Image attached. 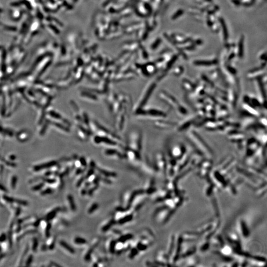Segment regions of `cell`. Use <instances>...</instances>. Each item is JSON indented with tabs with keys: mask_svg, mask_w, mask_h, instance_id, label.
I'll use <instances>...</instances> for the list:
<instances>
[{
	"mask_svg": "<svg viewBox=\"0 0 267 267\" xmlns=\"http://www.w3.org/2000/svg\"><path fill=\"white\" fill-rule=\"evenodd\" d=\"M144 191L142 190H136L135 192H134L132 194V195H131L130 198L129 199V205H130L131 203L133 202L134 199H135L136 196L138 194H142V193H144Z\"/></svg>",
	"mask_w": 267,
	"mask_h": 267,
	"instance_id": "obj_14",
	"label": "cell"
},
{
	"mask_svg": "<svg viewBox=\"0 0 267 267\" xmlns=\"http://www.w3.org/2000/svg\"><path fill=\"white\" fill-rule=\"evenodd\" d=\"M93 144L97 145H104L110 147H116L119 142L106 137H99L95 136L93 139Z\"/></svg>",
	"mask_w": 267,
	"mask_h": 267,
	"instance_id": "obj_4",
	"label": "cell"
},
{
	"mask_svg": "<svg viewBox=\"0 0 267 267\" xmlns=\"http://www.w3.org/2000/svg\"><path fill=\"white\" fill-rule=\"evenodd\" d=\"M83 178H82V179H80V181H79L78 182V183H77V186H78V187H79V186H80V185H81V184H82V182H83Z\"/></svg>",
	"mask_w": 267,
	"mask_h": 267,
	"instance_id": "obj_26",
	"label": "cell"
},
{
	"mask_svg": "<svg viewBox=\"0 0 267 267\" xmlns=\"http://www.w3.org/2000/svg\"><path fill=\"white\" fill-rule=\"evenodd\" d=\"M239 54L241 56L242 55V52H243V40H241L239 44Z\"/></svg>",
	"mask_w": 267,
	"mask_h": 267,
	"instance_id": "obj_23",
	"label": "cell"
},
{
	"mask_svg": "<svg viewBox=\"0 0 267 267\" xmlns=\"http://www.w3.org/2000/svg\"><path fill=\"white\" fill-rule=\"evenodd\" d=\"M99 207V205L97 203H94L93 204L91 207H90V208L89 209L88 213L89 214H92Z\"/></svg>",
	"mask_w": 267,
	"mask_h": 267,
	"instance_id": "obj_21",
	"label": "cell"
},
{
	"mask_svg": "<svg viewBox=\"0 0 267 267\" xmlns=\"http://www.w3.org/2000/svg\"><path fill=\"white\" fill-rule=\"evenodd\" d=\"M137 248L139 251H144L147 248V246L145 244L142 243L140 242H139L137 244Z\"/></svg>",
	"mask_w": 267,
	"mask_h": 267,
	"instance_id": "obj_18",
	"label": "cell"
},
{
	"mask_svg": "<svg viewBox=\"0 0 267 267\" xmlns=\"http://www.w3.org/2000/svg\"><path fill=\"white\" fill-rule=\"evenodd\" d=\"M116 242L115 240H112L111 241L109 246V251L111 253H114L115 252V246H116Z\"/></svg>",
	"mask_w": 267,
	"mask_h": 267,
	"instance_id": "obj_19",
	"label": "cell"
},
{
	"mask_svg": "<svg viewBox=\"0 0 267 267\" xmlns=\"http://www.w3.org/2000/svg\"><path fill=\"white\" fill-rule=\"evenodd\" d=\"M155 86H156L155 84L153 83L150 84L149 87H147L145 92H144V93L142 95V98L139 100V102L137 105V108H136L137 109L136 110L139 109H141L142 107H144V105L147 103V100L150 98V95L154 90Z\"/></svg>",
	"mask_w": 267,
	"mask_h": 267,
	"instance_id": "obj_3",
	"label": "cell"
},
{
	"mask_svg": "<svg viewBox=\"0 0 267 267\" xmlns=\"http://www.w3.org/2000/svg\"><path fill=\"white\" fill-rule=\"evenodd\" d=\"M160 97L161 98L165 101L167 104H170L172 107H176V106L178 104V102H177V100H176L174 97H173L172 95H169V93H167L165 92H162L160 93Z\"/></svg>",
	"mask_w": 267,
	"mask_h": 267,
	"instance_id": "obj_5",
	"label": "cell"
},
{
	"mask_svg": "<svg viewBox=\"0 0 267 267\" xmlns=\"http://www.w3.org/2000/svg\"><path fill=\"white\" fill-rule=\"evenodd\" d=\"M80 95L82 99L90 102H97L98 100V98L95 95L90 92H81Z\"/></svg>",
	"mask_w": 267,
	"mask_h": 267,
	"instance_id": "obj_6",
	"label": "cell"
},
{
	"mask_svg": "<svg viewBox=\"0 0 267 267\" xmlns=\"http://www.w3.org/2000/svg\"><path fill=\"white\" fill-rule=\"evenodd\" d=\"M68 200L69 203L70 204V207H71V209L73 211L76 210V208L75 202H74V201L72 195H69L68 196Z\"/></svg>",
	"mask_w": 267,
	"mask_h": 267,
	"instance_id": "obj_15",
	"label": "cell"
},
{
	"mask_svg": "<svg viewBox=\"0 0 267 267\" xmlns=\"http://www.w3.org/2000/svg\"><path fill=\"white\" fill-rule=\"evenodd\" d=\"M142 137L140 132H132L129 139V148L140 151L142 149Z\"/></svg>",
	"mask_w": 267,
	"mask_h": 267,
	"instance_id": "obj_2",
	"label": "cell"
},
{
	"mask_svg": "<svg viewBox=\"0 0 267 267\" xmlns=\"http://www.w3.org/2000/svg\"><path fill=\"white\" fill-rule=\"evenodd\" d=\"M133 216L131 215V214L126 216L122 218V219H120V220L119 221L118 223L120 225H123V224H124L126 223L131 221L133 219Z\"/></svg>",
	"mask_w": 267,
	"mask_h": 267,
	"instance_id": "obj_11",
	"label": "cell"
},
{
	"mask_svg": "<svg viewBox=\"0 0 267 267\" xmlns=\"http://www.w3.org/2000/svg\"><path fill=\"white\" fill-rule=\"evenodd\" d=\"M80 163L82 164V165L84 166H86L87 165V163H86V160L84 158H81L80 159Z\"/></svg>",
	"mask_w": 267,
	"mask_h": 267,
	"instance_id": "obj_24",
	"label": "cell"
},
{
	"mask_svg": "<svg viewBox=\"0 0 267 267\" xmlns=\"http://www.w3.org/2000/svg\"><path fill=\"white\" fill-rule=\"evenodd\" d=\"M104 153L105 155H107V156H109L117 155V156H118V157H119L120 158H121L123 157V156L121 155V154H120L117 150H116V149H105L104 150Z\"/></svg>",
	"mask_w": 267,
	"mask_h": 267,
	"instance_id": "obj_8",
	"label": "cell"
},
{
	"mask_svg": "<svg viewBox=\"0 0 267 267\" xmlns=\"http://www.w3.org/2000/svg\"><path fill=\"white\" fill-rule=\"evenodd\" d=\"M60 244L62 247H64V248L66 249L69 252L71 253H75V250L71 246H69V244L67 243L66 242L64 241H60Z\"/></svg>",
	"mask_w": 267,
	"mask_h": 267,
	"instance_id": "obj_10",
	"label": "cell"
},
{
	"mask_svg": "<svg viewBox=\"0 0 267 267\" xmlns=\"http://www.w3.org/2000/svg\"><path fill=\"white\" fill-rule=\"evenodd\" d=\"M98 170L99 171L100 173L102 174V175L105 176L106 177H116V174L113 172H109L107 171L104 170L102 169L99 168H98Z\"/></svg>",
	"mask_w": 267,
	"mask_h": 267,
	"instance_id": "obj_9",
	"label": "cell"
},
{
	"mask_svg": "<svg viewBox=\"0 0 267 267\" xmlns=\"http://www.w3.org/2000/svg\"><path fill=\"white\" fill-rule=\"evenodd\" d=\"M74 241L76 243L78 244H84L87 243V240H86L85 239L80 237H76Z\"/></svg>",
	"mask_w": 267,
	"mask_h": 267,
	"instance_id": "obj_16",
	"label": "cell"
},
{
	"mask_svg": "<svg viewBox=\"0 0 267 267\" xmlns=\"http://www.w3.org/2000/svg\"><path fill=\"white\" fill-rule=\"evenodd\" d=\"M89 127L90 128V130H92L93 133L95 134L97 136L108 138L119 143L121 142V139L120 137L115 134L113 133L112 132H110V131L107 130L102 126L100 125V124L94 120L90 122Z\"/></svg>",
	"mask_w": 267,
	"mask_h": 267,
	"instance_id": "obj_1",
	"label": "cell"
},
{
	"mask_svg": "<svg viewBox=\"0 0 267 267\" xmlns=\"http://www.w3.org/2000/svg\"><path fill=\"white\" fill-rule=\"evenodd\" d=\"M215 64L216 62L212 61H197L195 62V64L199 66H210Z\"/></svg>",
	"mask_w": 267,
	"mask_h": 267,
	"instance_id": "obj_12",
	"label": "cell"
},
{
	"mask_svg": "<svg viewBox=\"0 0 267 267\" xmlns=\"http://www.w3.org/2000/svg\"><path fill=\"white\" fill-rule=\"evenodd\" d=\"M175 123L173 122H166V121H157L155 123V125L156 127L160 128L168 129L171 128L175 125Z\"/></svg>",
	"mask_w": 267,
	"mask_h": 267,
	"instance_id": "obj_7",
	"label": "cell"
},
{
	"mask_svg": "<svg viewBox=\"0 0 267 267\" xmlns=\"http://www.w3.org/2000/svg\"><path fill=\"white\" fill-rule=\"evenodd\" d=\"M221 24H222V28H223V32H224V35H225V39H227L228 37V33L227 32V27H226V25H225V22H224L223 20H221Z\"/></svg>",
	"mask_w": 267,
	"mask_h": 267,
	"instance_id": "obj_20",
	"label": "cell"
},
{
	"mask_svg": "<svg viewBox=\"0 0 267 267\" xmlns=\"http://www.w3.org/2000/svg\"><path fill=\"white\" fill-rule=\"evenodd\" d=\"M16 180H17V179L15 177H13V179H12V185L13 187V185L15 186V182H16Z\"/></svg>",
	"mask_w": 267,
	"mask_h": 267,
	"instance_id": "obj_27",
	"label": "cell"
},
{
	"mask_svg": "<svg viewBox=\"0 0 267 267\" xmlns=\"http://www.w3.org/2000/svg\"><path fill=\"white\" fill-rule=\"evenodd\" d=\"M132 237H133L132 234H127L125 235L121 236L119 238L118 240L119 242H121V243H124V242L127 241V240H130V239H132Z\"/></svg>",
	"mask_w": 267,
	"mask_h": 267,
	"instance_id": "obj_13",
	"label": "cell"
},
{
	"mask_svg": "<svg viewBox=\"0 0 267 267\" xmlns=\"http://www.w3.org/2000/svg\"><path fill=\"white\" fill-rule=\"evenodd\" d=\"M114 223H115V221H110L109 223L108 224L104 225V226L102 228V231H104V232H105V231L109 230V229H110V228L111 227V226L113 225Z\"/></svg>",
	"mask_w": 267,
	"mask_h": 267,
	"instance_id": "obj_17",
	"label": "cell"
},
{
	"mask_svg": "<svg viewBox=\"0 0 267 267\" xmlns=\"http://www.w3.org/2000/svg\"><path fill=\"white\" fill-rule=\"evenodd\" d=\"M94 173L93 170V169H91L89 171L88 173L87 174V178L90 177Z\"/></svg>",
	"mask_w": 267,
	"mask_h": 267,
	"instance_id": "obj_25",
	"label": "cell"
},
{
	"mask_svg": "<svg viewBox=\"0 0 267 267\" xmlns=\"http://www.w3.org/2000/svg\"><path fill=\"white\" fill-rule=\"evenodd\" d=\"M138 250L137 249V248H133L132 249L131 251L130 254V255H129V257L132 259L134 257H135L136 255H137L138 253Z\"/></svg>",
	"mask_w": 267,
	"mask_h": 267,
	"instance_id": "obj_22",
	"label": "cell"
}]
</instances>
